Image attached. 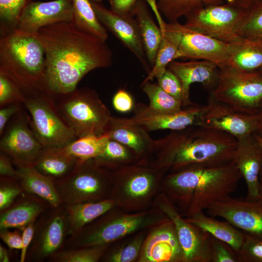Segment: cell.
<instances>
[{
	"instance_id": "cell-37",
	"label": "cell",
	"mask_w": 262,
	"mask_h": 262,
	"mask_svg": "<svg viewBox=\"0 0 262 262\" xmlns=\"http://www.w3.org/2000/svg\"><path fill=\"white\" fill-rule=\"evenodd\" d=\"M238 35L246 39L262 42V1L248 9Z\"/></svg>"
},
{
	"instance_id": "cell-55",
	"label": "cell",
	"mask_w": 262,
	"mask_h": 262,
	"mask_svg": "<svg viewBox=\"0 0 262 262\" xmlns=\"http://www.w3.org/2000/svg\"><path fill=\"white\" fill-rule=\"evenodd\" d=\"M258 113L259 114V127L256 132L254 133L262 138V106Z\"/></svg>"
},
{
	"instance_id": "cell-33",
	"label": "cell",
	"mask_w": 262,
	"mask_h": 262,
	"mask_svg": "<svg viewBox=\"0 0 262 262\" xmlns=\"http://www.w3.org/2000/svg\"><path fill=\"white\" fill-rule=\"evenodd\" d=\"M142 85L149 100L147 113L172 114L182 110L181 101L165 92L158 84L148 81L142 82Z\"/></svg>"
},
{
	"instance_id": "cell-51",
	"label": "cell",
	"mask_w": 262,
	"mask_h": 262,
	"mask_svg": "<svg viewBox=\"0 0 262 262\" xmlns=\"http://www.w3.org/2000/svg\"><path fill=\"white\" fill-rule=\"evenodd\" d=\"M137 0H109L111 5V10L116 13L122 15H132V9Z\"/></svg>"
},
{
	"instance_id": "cell-48",
	"label": "cell",
	"mask_w": 262,
	"mask_h": 262,
	"mask_svg": "<svg viewBox=\"0 0 262 262\" xmlns=\"http://www.w3.org/2000/svg\"><path fill=\"white\" fill-rule=\"evenodd\" d=\"M35 230V221L26 226L22 232V248L20 256V262L26 260L29 246L32 244Z\"/></svg>"
},
{
	"instance_id": "cell-6",
	"label": "cell",
	"mask_w": 262,
	"mask_h": 262,
	"mask_svg": "<svg viewBox=\"0 0 262 262\" xmlns=\"http://www.w3.org/2000/svg\"><path fill=\"white\" fill-rule=\"evenodd\" d=\"M210 95L238 112L256 114L262 106V73L230 65L220 66L216 85Z\"/></svg>"
},
{
	"instance_id": "cell-16",
	"label": "cell",
	"mask_w": 262,
	"mask_h": 262,
	"mask_svg": "<svg viewBox=\"0 0 262 262\" xmlns=\"http://www.w3.org/2000/svg\"><path fill=\"white\" fill-rule=\"evenodd\" d=\"M100 22L126 47L149 71L147 62L139 27L131 15H122L107 9L98 2L91 1Z\"/></svg>"
},
{
	"instance_id": "cell-35",
	"label": "cell",
	"mask_w": 262,
	"mask_h": 262,
	"mask_svg": "<svg viewBox=\"0 0 262 262\" xmlns=\"http://www.w3.org/2000/svg\"><path fill=\"white\" fill-rule=\"evenodd\" d=\"M107 246L62 249L48 259L54 262H96L103 256Z\"/></svg>"
},
{
	"instance_id": "cell-11",
	"label": "cell",
	"mask_w": 262,
	"mask_h": 262,
	"mask_svg": "<svg viewBox=\"0 0 262 262\" xmlns=\"http://www.w3.org/2000/svg\"><path fill=\"white\" fill-rule=\"evenodd\" d=\"M146 222V219L142 215L113 219L105 217L93 224H88L70 236L63 248L69 249L108 245L142 227Z\"/></svg>"
},
{
	"instance_id": "cell-9",
	"label": "cell",
	"mask_w": 262,
	"mask_h": 262,
	"mask_svg": "<svg viewBox=\"0 0 262 262\" xmlns=\"http://www.w3.org/2000/svg\"><path fill=\"white\" fill-rule=\"evenodd\" d=\"M54 182L63 204L104 200L109 188L107 175L93 159L79 161L71 172Z\"/></svg>"
},
{
	"instance_id": "cell-57",
	"label": "cell",
	"mask_w": 262,
	"mask_h": 262,
	"mask_svg": "<svg viewBox=\"0 0 262 262\" xmlns=\"http://www.w3.org/2000/svg\"><path fill=\"white\" fill-rule=\"evenodd\" d=\"M258 200L262 202V178H261V180H260Z\"/></svg>"
},
{
	"instance_id": "cell-50",
	"label": "cell",
	"mask_w": 262,
	"mask_h": 262,
	"mask_svg": "<svg viewBox=\"0 0 262 262\" xmlns=\"http://www.w3.org/2000/svg\"><path fill=\"white\" fill-rule=\"evenodd\" d=\"M0 237L9 248L21 250L22 236L17 231H10L9 229H0Z\"/></svg>"
},
{
	"instance_id": "cell-42",
	"label": "cell",
	"mask_w": 262,
	"mask_h": 262,
	"mask_svg": "<svg viewBox=\"0 0 262 262\" xmlns=\"http://www.w3.org/2000/svg\"><path fill=\"white\" fill-rule=\"evenodd\" d=\"M104 133L110 139L125 145L137 152L142 150L144 143L142 138L134 131L127 127L108 128Z\"/></svg>"
},
{
	"instance_id": "cell-46",
	"label": "cell",
	"mask_w": 262,
	"mask_h": 262,
	"mask_svg": "<svg viewBox=\"0 0 262 262\" xmlns=\"http://www.w3.org/2000/svg\"><path fill=\"white\" fill-rule=\"evenodd\" d=\"M127 157L126 148L118 142L109 138L101 154L93 160L100 165L110 161L126 159Z\"/></svg>"
},
{
	"instance_id": "cell-41",
	"label": "cell",
	"mask_w": 262,
	"mask_h": 262,
	"mask_svg": "<svg viewBox=\"0 0 262 262\" xmlns=\"http://www.w3.org/2000/svg\"><path fill=\"white\" fill-rule=\"evenodd\" d=\"M23 191V190L16 179L0 176V212L10 207Z\"/></svg>"
},
{
	"instance_id": "cell-45",
	"label": "cell",
	"mask_w": 262,
	"mask_h": 262,
	"mask_svg": "<svg viewBox=\"0 0 262 262\" xmlns=\"http://www.w3.org/2000/svg\"><path fill=\"white\" fill-rule=\"evenodd\" d=\"M158 84L165 92L181 101L183 95L180 82L177 76L167 68L164 74L157 79Z\"/></svg>"
},
{
	"instance_id": "cell-3",
	"label": "cell",
	"mask_w": 262,
	"mask_h": 262,
	"mask_svg": "<svg viewBox=\"0 0 262 262\" xmlns=\"http://www.w3.org/2000/svg\"><path fill=\"white\" fill-rule=\"evenodd\" d=\"M238 143L226 132L194 125L186 132L171 136L166 163L175 172L223 165L233 160Z\"/></svg>"
},
{
	"instance_id": "cell-58",
	"label": "cell",
	"mask_w": 262,
	"mask_h": 262,
	"mask_svg": "<svg viewBox=\"0 0 262 262\" xmlns=\"http://www.w3.org/2000/svg\"><path fill=\"white\" fill-rule=\"evenodd\" d=\"M90 0L92 1L99 2L101 1H102V0Z\"/></svg>"
},
{
	"instance_id": "cell-47",
	"label": "cell",
	"mask_w": 262,
	"mask_h": 262,
	"mask_svg": "<svg viewBox=\"0 0 262 262\" xmlns=\"http://www.w3.org/2000/svg\"><path fill=\"white\" fill-rule=\"evenodd\" d=\"M113 106L120 112H128L133 106V100L128 92L123 89L118 90L113 98Z\"/></svg>"
},
{
	"instance_id": "cell-10",
	"label": "cell",
	"mask_w": 262,
	"mask_h": 262,
	"mask_svg": "<svg viewBox=\"0 0 262 262\" xmlns=\"http://www.w3.org/2000/svg\"><path fill=\"white\" fill-rule=\"evenodd\" d=\"M163 26L177 46L175 60L186 58L208 60L218 67L229 65L232 44L199 33L178 21H164Z\"/></svg>"
},
{
	"instance_id": "cell-59",
	"label": "cell",
	"mask_w": 262,
	"mask_h": 262,
	"mask_svg": "<svg viewBox=\"0 0 262 262\" xmlns=\"http://www.w3.org/2000/svg\"><path fill=\"white\" fill-rule=\"evenodd\" d=\"M258 70L262 73V67L259 69Z\"/></svg>"
},
{
	"instance_id": "cell-40",
	"label": "cell",
	"mask_w": 262,
	"mask_h": 262,
	"mask_svg": "<svg viewBox=\"0 0 262 262\" xmlns=\"http://www.w3.org/2000/svg\"><path fill=\"white\" fill-rule=\"evenodd\" d=\"M26 96L18 84L0 72V107L13 103L23 104Z\"/></svg>"
},
{
	"instance_id": "cell-43",
	"label": "cell",
	"mask_w": 262,
	"mask_h": 262,
	"mask_svg": "<svg viewBox=\"0 0 262 262\" xmlns=\"http://www.w3.org/2000/svg\"><path fill=\"white\" fill-rule=\"evenodd\" d=\"M238 255L242 262H262V239L245 233Z\"/></svg>"
},
{
	"instance_id": "cell-26",
	"label": "cell",
	"mask_w": 262,
	"mask_h": 262,
	"mask_svg": "<svg viewBox=\"0 0 262 262\" xmlns=\"http://www.w3.org/2000/svg\"><path fill=\"white\" fill-rule=\"evenodd\" d=\"M131 14L138 24L147 62L153 66L162 40L161 29L143 0L137 1Z\"/></svg>"
},
{
	"instance_id": "cell-39",
	"label": "cell",
	"mask_w": 262,
	"mask_h": 262,
	"mask_svg": "<svg viewBox=\"0 0 262 262\" xmlns=\"http://www.w3.org/2000/svg\"><path fill=\"white\" fill-rule=\"evenodd\" d=\"M208 249L210 262H242L238 254L229 244L211 234Z\"/></svg>"
},
{
	"instance_id": "cell-27",
	"label": "cell",
	"mask_w": 262,
	"mask_h": 262,
	"mask_svg": "<svg viewBox=\"0 0 262 262\" xmlns=\"http://www.w3.org/2000/svg\"><path fill=\"white\" fill-rule=\"evenodd\" d=\"M114 204L115 201L111 199L64 204L67 216L68 237L109 212Z\"/></svg>"
},
{
	"instance_id": "cell-31",
	"label": "cell",
	"mask_w": 262,
	"mask_h": 262,
	"mask_svg": "<svg viewBox=\"0 0 262 262\" xmlns=\"http://www.w3.org/2000/svg\"><path fill=\"white\" fill-rule=\"evenodd\" d=\"M109 138L106 133L100 136L87 135L76 139L63 148L66 153L79 161L85 162L98 157Z\"/></svg>"
},
{
	"instance_id": "cell-28",
	"label": "cell",
	"mask_w": 262,
	"mask_h": 262,
	"mask_svg": "<svg viewBox=\"0 0 262 262\" xmlns=\"http://www.w3.org/2000/svg\"><path fill=\"white\" fill-rule=\"evenodd\" d=\"M185 219L211 235L226 242L238 254L244 242L245 233L229 222L207 216L203 211Z\"/></svg>"
},
{
	"instance_id": "cell-17",
	"label": "cell",
	"mask_w": 262,
	"mask_h": 262,
	"mask_svg": "<svg viewBox=\"0 0 262 262\" xmlns=\"http://www.w3.org/2000/svg\"><path fill=\"white\" fill-rule=\"evenodd\" d=\"M74 18L72 0L32 1L23 10L16 30L27 34H35L41 28Z\"/></svg>"
},
{
	"instance_id": "cell-49",
	"label": "cell",
	"mask_w": 262,
	"mask_h": 262,
	"mask_svg": "<svg viewBox=\"0 0 262 262\" xmlns=\"http://www.w3.org/2000/svg\"><path fill=\"white\" fill-rule=\"evenodd\" d=\"M22 103H13L0 108V134L3 133L9 120L22 110Z\"/></svg>"
},
{
	"instance_id": "cell-54",
	"label": "cell",
	"mask_w": 262,
	"mask_h": 262,
	"mask_svg": "<svg viewBox=\"0 0 262 262\" xmlns=\"http://www.w3.org/2000/svg\"><path fill=\"white\" fill-rule=\"evenodd\" d=\"M9 261L10 258L7 250L0 244V262H8Z\"/></svg>"
},
{
	"instance_id": "cell-25",
	"label": "cell",
	"mask_w": 262,
	"mask_h": 262,
	"mask_svg": "<svg viewBox=\"0 0 262 262\" xmlns=\"http://www.w3.org/2000/svg\"><path fill=\"white\" fill-rule=\"evenodd\" d=\"M78 163L63 147H44L32 165L40 173L55 180L69 174Z\"/></svg>"
},
{
	"instance_id": "cell-52",
	"label": "cell",
	"mask_w": 262,
	"mask_h": 262,
	"mask_svg": "<svg viewBox=\"0 0 262 262\" xmlns=\"http://www.w3.org/2000/svg\"><path fill=\"white\" fill-rule=\"evenodd\" d=\"M11 158L6 154L0 153V176L12 177L16 179L17 171Z\"/></svg>"
},
{
	"instance_id": "cell-34",
	"label": "cell",
	"mask_w": 262,
	"mask_h": 262,
	"mask_svg": "<svg viewBox=\"0 0 262 262\" xmlns=\"http://www.w3.org/2000/svg\"><path fill=\"white\" fill-rule=\"evenodd\" d=\"M162 33V40L158 49L155 63L149 71L145 82L155 78L161 77L165 72L167 66L175 60L177 52V46L169 34L162 27H159Z\"/></svg>"
},
{
	"instance_id": "cell-22",
	"label": "cell",
	"mask_w": 262,
	"mask_h": 262,
	"mask_svg": "<svg viewBox=\"0 0 262 262\" xmlns=\"http://www.w3.org/2000/svg\"><path fill=\"white\" fill-rule=\"evenodd\" d=\"M206 109L207 105L199 106L196 104L175 113H147L129 120L124 124L129 126H139L147 131L163 129L180 131L196 125Z\"/></svg>"
},
{
	"instance_id": "cell-36",
	"label": "cell",
	"mask_w": 262,
	"mask_h": 262,
	"mask_svg": "<svg viewBox=\"0 0 262 262\" xmlns=\"http://www.w3.org/2000/svg\"><path fill=\"white\" fill-rule=\"evenodd\" d=\"M34 0H0L1 35L16 28L20 15L26 6Z\"/></svg>"
},
{
	"instance_id": "cell-14",
	"label": "cell",
	"mask_w": 262,
	"mask_h": 262,
	"mask_svg": "<svg viewBox=\"0 0 262 262\" xmlns=\"http://www.w3.org/2000/svg\"><path fill=\"white\" fill-rule=\"evenodd\" d=\"M209 215L221 217L244 233L262 239V202L228 196L211 203Z\"/></svg>"
},
{
	"instance_id": "cell-2",
	"label": "cell",
	"mask_w": 262,
	"mask_h": 262,
	"mask_svg": "<svg viewBox=\"0 0 262 262\" xmlns=\"http://www.w3.org/2000/svg\"><path fill=\"white\" fill-rule=\"evenodd\" d=\"M242 178L232 160L221 166L174 172L167 177L165 186L170 197L190 217L230 196Z\"/></svg>"
},
{
	"instance_id": "cell-24",
	"label": "cell",
	"mask_w": 262,
	"mask_h": 262,
	"mask_svg": "<svg viewBox=\"0 0 262 262\" xmlns=\"http://www.w3.org/2000/svg\"><path fill=\"white\" fill-rule=\"evenodd\" d=\"M46 202L37 196L29 194L0 212V229H17L21 231L29 224L35 221L44 211Z\"/></svg>"
},
{
	"instance_id": "cell-7",
	"label": "cell",
	"mask_w": 262,
	"mask_h": 262,
	"mask_svg": "<svg viewBox=\"0 0 262 262\" xmlns=\"http://www.w3.org/2000/svg\"><path fill=\"white\" fill-rule=\"evenodd\" d=\"M30 126L44 147H64L77 139L57 108L52 95L41 93L26 97Z\"/></svg>"
},
{
	"instance_id": "cell-30",
	"label": "cell",
	"mask_w": 262,
	"mask_h": 262,
	"mask_svg": "<svg viewBox=\"0 0 262 262\" xmlns=\"http://www.w3.org/2000/svg\"><path fill=\"white\" fill-rule=\"evenodd\" d=\"M224 3L225 0H157L161 14L169 23L178 21L182 16L186 17L204 6Z\"/></svg>"
},
{
	"instance_id": "cell-4",
	"label": "cell",
	"mask_w": 262,
	"mask_h": 262,
	"mask_svg": "<svg viewBox=\"0 0 262 262\" xmlns=\"http://www.w3.org/2000/svg\"><path fill=\"white\" fill-rule=\"evenodd\" d=\"M0 72L13 79L25 96L49 93L44 50L35 34L17 30L0 38Z\"/></svg>"
},
{
	"instance_id": "cell-38",
	"label": "cell",
	"mask_w": 262,
	"mask_h": 262,
	"mask_svg": "<svg viewBox=\"0 0 262 262\" xmlns=\"http://www.w3.org/2000/svg\"><path fill=\"white\" fill-rule=\"evenodd\" d=\"M154 180V177L149 173H137L125 183L123 192L130 198H142L149 193L153 186Z\"/></svg>"
},
{
	"instance_id": "cell-32",
	"label": "cell",
	"mask_w": 262,
	"mask_h": 262,
	"mask_svg": "<svg viewBox=\"0 0 262 262\" xmlns=\"http://www.w3.org/2000/svg\"><path fill=\"white\" fill-rule=\"evenodd\" d=\"M74 18L72 21L81 29L104 40L108 37L106 28L100 22L90 0H72Z\"/></svg>"
},
{
	"instance_id": "cell-13",
	"label": "cell",
	"mask_w": 262,
	"mask_h": 262,
	"mask_svg": "<svg viewBox=\"0 0 262 262\" xmlns=\"http://www.w3.org/2000/svg\"><path fill=\"white\" fill-rule=\"evenodd\" d=\"M259 123V113L238 112L210 95L207 109L196 125L226 132L239 140L256 132Z\"/></svg>"
},
{
	"instance_id": "cell-18",
	"label": "cell",
	"mask_w": 262,
	"mask_h": 262,
	"mask_svg": "<svg viewBox=\"0 0 262 262\" xmlns=\"http://www.w3.org/2000/svg\"><path fill=\"white\" fill-rule=\"evenodd\" d=\"M160 206L174 225L183 261L210 262L208 249L210 234L183 219L168 199L161 202Z\"/></svg>"
},
{
	"instance_id": "cell-5",
	"label": "cell",
	"mask_w": 262,
	"mask_h": 262,
	"mask_svg": "<svg viewBox=\"0 0 262 262\" xmlns=\"http://www.w3.org/2000/svg\"><path fill=\"white\" fill-rule=\"evenodd\" d=\"M58 111L77 138L104 134L111 118L108 109L95 91L76 89L64 94H52Z\"/></svg>"
},
{
	"instance_id": "cell-1",
	"label": "cell",
	"mask_w": 262,
	"mask_h": 262,
	"mask_svg": "<svg viewBox=\"0 0 262 262\" xmlns=\"http://www.w3.org/2000/svg\"><path fill=\"white\" fill-rule=\"evenodd\" d=\"M36 34L44 50L47 87L52 94L74 91L86 74L112 64L113 53L106 41L72 21L42 27Z\"/></svg>"
},
{
	"instance_id": "cell-19",
	"label": "cell",
	"mask_w": 262,
	"mask_h": 262,
	"mask_svg": "<svg viewBox=\"0 0 262 262\" xmlns=\"http://www.w3.org/2000/svg\"><path fill=\"white\" fill-rule=\"evenodd\" d=\"M238 141L233 160L246 184V200L257 201L262 169V150L253 133Z\"/></svg>"
},
{
	"instance_id": "cell-21",
	"label": "cell",
	"mask_w": 262,
	"mask_h": 262,
	"mask_svg": "<svg viewBox=\"0 0 262 262\" xmlns=\"http://www.w3.org/2000/svg\"><path fill=\"white\" fill-rule=\"evenodd\" d=\"M141 260L149 262L183 261L176 229L170 219L164 226L148 237L143 249Z\"/></svg>"
},
{
	"instance_id": "cell-29",
	"label": "cell",
	"mask_w": 262,
	"mask_h": 262,
	"mask_svg": "<svg viewBox=\"0 0 262 262\" xmlns=\"http://www.w3.org/2000/svg\"><path fill=\"white\" fill-rule=\"evenodd\" d=\"M232 45L228 65L246 71L258 70L262 67V42L241 37Z\"/></svg>"
},
{
	"instance_id": "cell-56",
	"label": "cell",
	"mask_w": 262,
	"mask_h": 262,
	"mask_svg": "<svg viewBox=\"0 0 262 262\" xmlns=\"http://www.w3.org/2000/svg\"><path fill=\"white\" fill-rule=\"evenodd\" d=\"M253 134L255 137V138L256 139V140H257L261 149H262V138L260 136H259V135H258L257 134L255 133H253ZM260 177L261 178H262V170H261V174H260Z\"/></svg>"
},
{
	"instance_id": "cell-12",
	"label": "cell",
	"mask_w": 262,
	"mask_h": 262,
	"mask_svg": "<svg viewBox=\"0 0 262 262\" xmlns=\"http://www.w3.org/2000/svg\"><path fill=\"white\" fill-rule=\"evenodd\" d=\"M23 112L22 109L12 118L0 135V150L11 158L15 166L32 164L44 148Z\"/></svg>"
},
{
	"instance_id": "cell-8",
	"label": "cell",
	"mask_w": 262,
	"mask_h": 262,
	"mask_svg": "<svg viewBox=\"0 0 262 262\" xmlns=\"http://www.w3.org/2000/svg\"><path fill=\"white\" fill-rule=\"evenodd\" d=\"M247 10L226 2L204 6L187 16L184 25L213 38L232 44L241 39L238 32Z\"/></svg>"
},
{
	"instance_id": "cell-53",
	"label": "cell",
	"mask_w": 262,
	"mask_h": 262,
	"mask_svg": "<svg viewBox=\"0 0 262 262\" xmlns=\"http://www.w3.org/2000/svg\"><path fill=\"white\" fill-rule=\"evenodd\" d=\"M261 1L262 0H225V2L248 10L254 4Z\"/></svg>"
},
{
	"instance_id": "cell-44",
	"label": "cell",
	"mask_w": 262,
	"mask_h": 262,
	"mask_svg": "<svg viewBox=\"0 0 262 262\" xmlns=\"http://www.w3.org/2000/svg\"><path fill=\"white\" fill-rule=\"evenodd\" d=\"M143 236L135 238L124 247L117 250L105 258L106 261L111 262H131L137 257L143 241Z\"/></svg>"
},
{
	"instance_id": "cell-20",
	"label": "cell",
	"mask_w": 262,
	"mask_h": 262,
	"mask_svg": "<svg viewBox=\"0 0 262 262\" xmlns=\"http://www.w3.org/2000/svg\"><path fill=\"white\" fill-rule=\"evenodd\" d=\"M168 69L173 72L180 80L183 95V105L192 106L189 99L190 85L200 83L212 91L215 87L218 78L219 67L213 62L201 60L189 62L173 60L168 66Z\"/></svg>"
},
{
	"instance_id": "cell-23",
	"label": "cell",
	"mask_w": 262,
	"mask_h": 262,
	"mask_svg": "<svg viewBox=\"0 0 262 262\" xmlns=\"http://www.w3.org/2000/svg\"><path fill=\"white\" fill-rule=\"evenodd\" d=\"M15 166L16 179L24 191L41 198L51 208L63 204L52 179L40 173L32 164Z\"/></svg>"
},
{
	"instance_id": "cell-15",
	"label": "cell",
	"mask_w": 262,
	"mask_h": 262,
	"mask_svg": "<svg viewBox=\"0 0 262 262\" xmlns=\"http://www.w3.org/2000/svg\"><path fill=\"white\" fill-rule=\"evenodd\" d=\"M52 209L37 230H35L28 260L41 262L48 259L61 249L66 241L68 226L65 205Z\"/></svg>"
}]
</instances>
